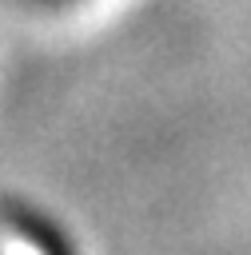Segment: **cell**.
<instances>
[{
	"label": "cell",
	"mask_w": 251,
	"mask_h": 255,
	"mask_svg": "<svg viewBox=\"0 0 251 255\" xmlns=\"http://www.w3.org/2000/svg\"><path fill=\"white\" fill-rule=\"evenodd\" d=\"M28 4H36V8H72L80 0H28Z\"/></svg>",
	"instance_id": "6da1fadb"
}]
</instances>
